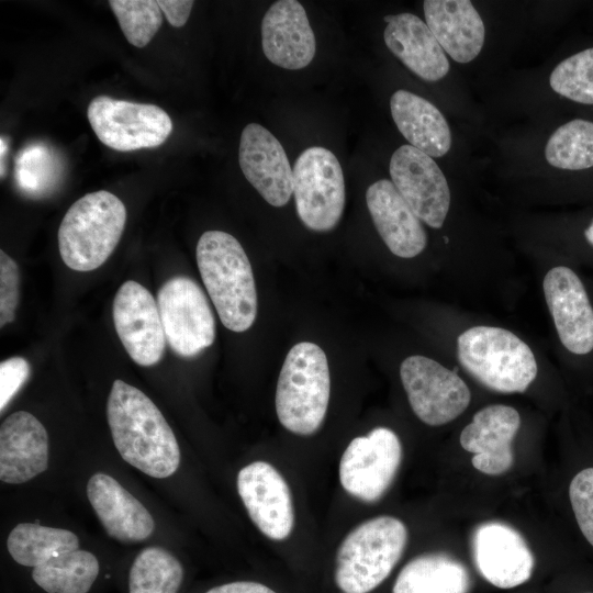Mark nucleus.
I'll use <instances>...</instances> for the list:
<instances>
[{
    "mask_svg": "<svg viewBox=\"0 0 593 593\" xmlns=\"http://www.w3.org/2000/svg\"><path fill=\"white\" fill-rule=\"evenodd\" d=\"M107 415L113 443L127 463L158 479L176 472L179 445L161 412L144 392L115 380Z\"/></svg>",
    "mask_w": 593,
    "mask_h": 593,
    "instance_id": "nucleus-1",
    "label": "nucleus"
},
{
    "mask_svg": "<svg viewBox=\"0 0 593 593\" xmlns=\"http://www.w3.org/2000/svg\"><path fill=\"white\" fill-rule=\"evenodd\" d=\"M197 265L222 324L247 331L257 315V292L249 259L240 243L222 231H206L198 240Z\"/></svg>",
    "mask_w": 593,
    "mask_h": 593,
    "instance_id": "nucleus-2",
    "label": "nucleus"
},
{
    "mask_svg": "<svg viewBox=\"0 0 593 593\" xmlns=\"http://www.w3.org/2000/svg\"><path fill=\"white\" fill-rule=\"evenodd\" d=\"M126 223L124 203L107 190L78 199L58 228V248L66 266L76 271L99 268L115 249Z\"/></svg>",
    "mask_w": 593,
    "mask_h": 593,
    "instance_id": "nucleus-3",
    "label": "nucleus"
},
{
    "mask_svg": "<svg viewBox=\"0 0 593 593\" xmlns=\"http://www.w3.org/2000/svg\"><path fill=\"white\" fill-rule=\"evenodd\" d=\"M457 356L471 377L500 393H522L537 376L529 346L501 327L474 326L462 332L457 339Z\"/></svg>",
    "mask_w": 593,
    "mask_h": 593,
    "instance_id": "nucleus-4",
    "label": "nucleus"
},
{
    "mask_svg": "<svg viewBox=\"0 0 593 593\" xmlns=\"http://www.w3.org/2000/svg\"><path fill=\"white\" fill-rule=\"evenodd\" d=\"M331 381L324 350L302 342L288 353L276 390L280 423L298 435H312L322 425L329 401Z\"/></svg>",
    "mask_w": 593,
    "mask_h": 593,
    "instance_id": "nucleus-5",
    "label": "nucleus"
},
{
    "mask_svg": "<svg viewBox=\"0 0 593 593\" xmlns=\"http://www.w3.org/2000/svg\"><path fill=\"white\" fill-rule=\"evenodd\" d=\"M407 541L405 525L378 516L353 529L336 556L335 581L344 593H369L391 573Z\"/></svg>",
    "mask_w": 593,
    "mask_h": 593,
    "instance_id": "nucleus-6",
    "label": "nucleus"
},
{
    "mask_svg": "<svg viewBox=\"0 0 593 593\" xmlns=\"http://www.w3.org/2000/svg\"><path fill=\"white\" fill-rule=\"evenodd\" d=\"M293 195L298 215L310 230H333L343 215L346 201L343 169L327 148L303 150L293 167Z\"/></svg>",
    "mask_w": 593,
    "mask_h": 593,
    "instance_id": "nucleus-7",
    "label": "nucleus"
},
{
    "mask_svg": "<svg viewBox=\"0 0 593 593\" xmlns=\"http://www.w3.org/2000/svg\"><path fill=\"white\" fill-rule=\"evenodd\" d=\"M87 118L99 141L119 152L158 147L172 132V121L160 107L105 94L90 101Z\"/></svg>",
    "mask_w": 593,
    "mask_h": 593,
    "instance_id": "nucleus-8",
    "label": "nucleus"
},
{
    "mask_svg": "<svg viewBox=\"0 0 593 593\" xmlns=\"http://www.w3.org/2000/svg\"><path fill=\"white\" fill-rule=\"evenodd\" d=\"M166 340L181 357H193L215 338V321L206 296L189 277L167 280L157 293Z\"/></svg>",
    "mask_w": 593,
    "mask_h": 593,
    "instance_id": "nucleus-9",
    "label": "nucleus"
},
{
    "mask_svg": "<svg viewBox=\"0 0 593 593\" xmlns=\"http://www.w3.org/2000/svg\"><path fill=\"white\" fill-rule=\"evenodd\" d=\"M400 377L413 412L427 425L440 426L454 421L471 401L465 381L428 357L405 358Z\"/></svg>",
    "mask_w": 593,
    "mask_h": 593,
    "instance_id": "nucleus-10",
    "label": "nucleus"
},
{
    "mask_svg": "<svg viewBox=\"0 0 593 593\" xmlns=\"http://www.w3.org/2000/svg\"><path fill=\"white\" fill-rule=\"evenodd\" d=\"M401 460L396 434L387 427L373 428L354 438L345 449L339 462L340 483L350 495L376 502L391 485Z\"/></svg>",
    "mask_w": 593,
    "mask_h": 593,
    "instance_id": "nucleus-11",
    "label": "nucleus"
},
{
    "mask_svg": "<svg viewBox=\"0 0 593 593\" xmlns=\"http://www.w3.org/2000/svg\"><path fill=\"white\" fill-rule=\"evenodd\" d=\"M390 176L418 219L440 228L449 211L450 191L434 159L411 145H402L391 156Z\"/></svg>",
    "mask_w": 593,
    "mask_h": 593,
    "instance_id": "nucleus-12",
    "label": "nucleus"
},
{
    "mask_svg": "<svg viewBox=\"0 0 593 593\" xmlns=\"http://www.w3.org/2000/svg\"><path fill=\"white\" fill-rule=\"evenodd\" d=\"M112 316L116 334L130 357L139 366L157 363L165 351V333L152 293L134 280L118 290Z\"/></svg>",
    "mask_w": 593,
    "mask_h": 593,
    "instance_id": "nucleus-13",
    "label": "nucleus"
},
{
    "mask_svg": "<svg viewBox=\"0 0 593 593\" xmlns=\"http://www.w3.org/2000/svg\"><path fill=\"white\" fill-rule=\"evenodd\" d=\"M471 547L477 570L496 588H516L533 574L535 557L522 534L508 524L490 521L478 525Z\"/></svg>",
    "mask_w": 593,
    "mask_h": 593,
    "instance_id": "nucleus-14",
    "label": "nucleus"
},
{
    "mask_svg": "<svg viewBox=\"0 0 593 593\" xmlns=\"http://www.w3.org/2000/svg\"><path fill=\"white\" fill-rule=\"evenodd\" d=\"M238 494L250 519L270 539L287 538L294 523L290 489L270 463L255 461L237 477Z\"/></svg>",
    "mask_w": 593,
    "mask_h": 593,
    "instance_id": "nucleus-15",
    "label": "nucleus"
},
{
    "mask_svg": "<svg viewBox=\"0 0 593 593\" xmlns=\"http://www.w3.org/2000/svg\"><path fill=\"white\" fill-rule=\"evenodd\" d=\"M238 163L243 175L272 206L286 205L293 193V170L280 142L266 127L247 124L240 134Z\"/></svg>",
    "mask_w": 593,
    "mask_h": 593,
    "instance_id": "nucleus-16",
    "label": "nucleus"
},
{
    "mask_svg": "<svg viewBox=\"0 0 593 593\" xmlns=\"http://www.w3.org/2000/svg\"><path fill=\"white\" fill-rule=\"evenodd\" d=\"M545 299L562 345L572 354L593 349V307L577 273L564 266L550 269L542 281Z\"/></svg>",
    "mask_w": 593,
    "mask_h": 593,
    "instance_id": "nucleus-17",
    "label": "nucleus"
},
{
    "mask_svg": "<svg viewBox=\"0 0 593 593\" xmlns=\"http://www.w3.org/2000/svg\"><path fill=\"white\" fill-rule=\"evenodd\" d=\"M519 426V414L512 406L492 404L479 410L460 434L461 447L473 455V468L488 475L508 471L514 462L512 441Z\"/></svg>",
    "mask_w": 593,
    "mask_h": 593,
    "instance_id": "nucleus-18",
    "label": "nucleus"
},
{
    "mask_svg": "<svg viewBox=\"0 0 593 593\" xmlns=\"http://www.w3.org/2000/svg\"><path fill=\"white\" fill-rule=\"evenodd\" d=\"M265 56L278 67L298 70L315 55L316 43L303 5L296 0L276 1L261 21Z\"/></svg>",
    "mask_w": 593,
    "mask_h": 593,
    "instance_id": "nucleus-19",
    "label": "nucleus"
},
{
    "mask_svg": "<svg viewBox=\"0 0 593 593\" xmlns=\"http://www.w3.org/2000/svg\"><path fill=\"white\" fill-rule=\"evenodd\" d=\"M366 202L379 235L392 254L413 258L424 250L427 235L422 221L391 180L370 184Z\"/></svg>",
    "mask_w": 593,
    "mask_h": 593,
    "instance_id": "nucleus-20",
    "label": "nucleus"
},
{
    "mask_svg": "<svg viewBox=\"0 0 593 593\" xmlns=\"http://www.w3.org/2000/svg\"><path fill=\"white\" fill-rule=\"evenodd\" d=\"M48 467V436L43 424L31 413L9 415L0 427V479L24 483Z\"/></svg>",
    "mask_w": 593,
    "mask_h": 593,
    "instance_id": "nucleus-21",
    "label": "nucleus"
},
{
    "mask_svg": "<svg viewBox=\"0 0 593 593\" xmlns=\"http://www.w3.org/2000/svg\"><path fill=\"white\" fill-rule=\"evenodd\" d=\"M87 495L110 537L137 542L152 535L155 523L149 512L111 475L93 474L87 483Z\"/></svg>",
    "mask_w": 593,
    "mask_h": 593,
    "instance_id": "nucleus-22",
    "label": "nucleus"
},
{
    "mask_svg": "<svg viewBox=\"0 0 593 593\" xmlns=\"http://www.w3.org/2000/svg\"><path fill=\"white\" fill-rule=\"evenodd\" d=\"M383 38L389 51L411 71L427 81H437L449 71V61L436 37L412 13L385 15Z\"/></svg>",
    "mask_w": 593,
    "mask_h": 593,
    "instance_id": "nucleus-23",
    "label": "nucleus"
},
{
    "mask_svg": "<svg viewBox=\"0 0 593 593\" xmlns=\"http://www.w3.org/2000/svg\"><path fill=\"white\" fill-rule=\"evenodd\" d=\"M426 24L441 48L456 61L473 60L484 44L483 21L469 0H425Z\"/></svg>",
    "mask_w": 593,
    "mask_h": 593,
    "instance_id": "nucleus-24",
    "label": "nucleus"
},
{
    "mask_svg": "<svg viewBox=\"0 0 593 593\" xmlns=\"http://www.w3.org/2000/svg\"><path fill=\"white\" fill-rule=\"evenodd\" d=\"M392 119L400 133L429 157H441L451 146V133L443 113L428 100L406 90L390 99Z\"/></svg>",
    "mask_w": 593,
    "mask_h": 593,
    "instance_id": "nucleus-25",
    "label": "nucleus"
},
{
    "mask_svg": "<svg viewBox=\"0 0 593 593\" xmlns=\"http://www.w3.org/2000/svg\"><path fill=\"white\" fill-rule=\"evenodd\" d=\"M468 568L446 553H425L409 561L400 571L392 593H469Z\"/></svg>",
    "mask_w": 593,
    "mask_h": 593,
    "instance_id": "nucleus-26",
    "label": "nucleus"
},
{
    "mask_svg": "<svg viewBox=\"0 0 593 593\" xmlns=\"http://www.w3.org/2000/svg\"><path fill=\"white\" fill-rule=\"evenodd\" d=\"M99 573V561L87 550L59 553L33 568L34 582L47 593H87Z\"/></svg>",
    "mask_w": 593,
    "mask_h": 593,
    "instance_id": "nucleus-27",
    "label": "nucleus"
},
{
    "mask_svg": "<svg viewBox=\"0 0 593 593\" xmlns=\"http://www.w3.org/2000/svg\"><path fill=\"white\" fill-rule=\"evenodd\" d=\"M7 548L19 564L35 568L59 553L79 549V540L67 529L22 523L9 534Z\"/></svg>",
    "mask_w": 593,
    "mask_h": 593,
    "instance_id": "nucleus-28",
    "label": "nucleus"
},
{
    "mask_svg": "<svg viewBox=\"0 0 593 593\" xmlns=\"http://www.w3.org/2000/svg\"><path fill=\"white\" fill-rule=\"evenodd\" d=\"M183 578L179 560L160 547H148L135 558L128 573V593H177Z\"/></svg>",
    "mask_w": 593,
    "mask_h": 593,
    "instance_id": "nucleus-29",
    "label": "nucleus"
},
{
    "mask_svg": "<svg viewBox=\"0 0 593 593\" xmlns=\"http://www.w3.org/2000/svg\"><path fill=\"white\" fill-rule=\"evenodd\" d=\"M545 156L551 166L560 169L593 167V122L575 119L559 126L547 142Z\"/></svg>",
    "mask_w": 593,
    "mask_h": 593,
    "instance_id": "nucleus-30",
    "label": "nucleus"
},
{
    "mask_svg": "<svg viewBox=\"0 0 593 593\" xmlns=\"http://www.w3.org/2000/svg\"><path fill=\"white\" fill-rule=\"evenodd\" d=\"M109 5L130 44L145 47L163 24V12L155 0H111Z\"/></svg>",
    "mask_w": 593,
    "mask_h": 593,
    "instance_id": "nucleus-31",
    "label": "nucleus"
},
{
    "mask_svg": "<svg viewBox=\"0 0 593 593\" xmlns=\"http://www.w3.org/2000/svg\"><path fill=\"white\" fill-rule=\"evenodd\" d=\"M549 83L572 101L593 104V47L563 59L552 70Z\"/></svg>",
    "mask_w": 593,
    "mask_h": 593,
    "instance_id": "nucleus-32",
    "label": "nucleus"
},
{
    "mask_svg": "<svg viewBox=\"0 0 593 593\" xmlns=\"http://www.w3.org/2000/svg\"><path fill=\"white\" fill-rule=\"evenodd\" d=\"M569 497L579 528L593 546V468L574 475L569 485Z\"/></svg>",
    "mask_w": 593,
    "mask_h": 593,
    "instance_id": "nucleus-33",
    "label": "nucleus"
},
{
    "mask_svg": "<svg viewBox=\"0 0 593 593\" xmlns=\"http://www.w3.org/2000/svg\"><path fill=\"white\" fill-rule=\"evenodd\" d=\"M20 273L16 262L3 250L0 251V326L14 320L19 302Z\"/></svg>",
    "mask_w": 593,
    "mask_h": 593,
    "instance_id": "nucleus-34",
    "label": "nucleus"
},
{
    "mask_svg": "<svg viewBox=\"0 0 593 593\" xmlns=\"http://www.w3.org/2000/svg\"><path fill=\"white\" fill-rule=\"evenodd\" d=\"M31 367L22 357H11L0 363V410L8 405L30 377Z\"/></svg>",
    "mask_w": 593,
    "mask_h": 593,
    "instance_id": "nucleus-35",
    "label": "nucleus"
},
{
    "mask_svg": "<svg viewBox=\"0 0 593 593\" xmlns=\"http://www.w3.org/2000/svg\"><path fill=\"white\" fill-rule=\"evenodd\" d=\"M161 12L174 27L183 26L194 4L191 0H158Z\"/></svg>",
    "mask_w": 593,
    "mask_h": 593,
    "instance_id": "nucleus-36",
    "label": "nucleus"
},
{
    "mask_svg": "<svg viewBox=\"0 0 593 593\" xmlns=\"http://www.w3.org/2000/svg\"><path fill=\"white\" fill-rule=\"evenodd\" d=\"M206 593H276L270 588L250 581H238L212 588Z\"/></svg>",
    "mask_w": 593,
    "mask_h": 593,
    "instance_id": "nucleus-37",
    "label": "nucleus"
},
{
    "mask_svg": "<svg viewBox=\"0 0 593 593\" xmlns=\"http://www.w3.org/2000/svg\"><path fill=\"white\" fill-rule=\"evenodd\" d=\"M586 240L593 246V219L584 231Z\"/></svg>",
    "mask_w": 593,
    "mask_h": 593,
    "instance_id": "nucleus-38",
    "label": "nucleus"
}]
</instances>
